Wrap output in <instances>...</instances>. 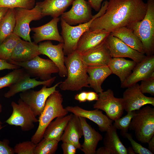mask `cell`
<instances>
[{
    "instance_id": "cell-24",
    "label": "cell",
    "mask_w": 154,
    "mask_h": 154,
    "mask_svg": "<svg viewBox=\"0 0 154 154\" xmlns=\"http://www.w3.org/2000/svg\"><path fill=\"white\" fill-rule=\"evenodd\" d=\"M30 76H27L9 87V90L4 94L5 97L9 98L17 94L34 88L39 85L47 87L51 86L55 81L56 76L45 81H38L35 78H31Z\"/></svg>"
},
{
    "instance_id": "cell-33",
    "label": "cell",
    "mask_w": 154,
    "mask_h": 154,
    "mask_svg": "<svg viewBox=\"0 0 154 154\" xmlns=\"http://www.w3.org/2000/svg\"><path fill=\"white\" fill-rule=\"evenodd\" d=\"M28 76H30L22 68L13 70L5 75L0 77V89L9 87Z\"/></svg>"
},
{
    "instance_id": "cell-47",
    "label": "cell",
    "mask_w": 154,
    "mask_h": 154,
    "mask_svg": "<svg viewBox=\"0 0 154 154\" xmlns=\"http://www.w3.org/2000/svg\"><path fill=\"white\" fill-rule=\"evenodd\" d=\"M148 149L153 154L154 153V135L149 141Z\"/></svg>"
},
{
    "instance_id": "cell-21",
    "label": "cell",
    "mask_w": 154,
    "mask_h": 154,
    "mask_svg": "<svg viewBox=\"0 0 154 154\" xmlns=\"http://www.w3.org/2000/svg\"><path fill=\"white\" fill-rule=\"evenodd\" d=\"M40 54L37 44L21 38L14 50L9 62H26Z\"/></svg>"
},
{
    "instance_id": "cell-5",
    "label": "cell",
    "mask_w": 154,
    "mask_h": 154,
    "mask_svg": "<svg viewBox=\"0 0 154 154\" xmlns=\"http://www.w3.org/2000/svg\"><path fill=\"white\" fill-rule=\"evenodd\" d=\"M147 4L144 17L131 29L141 41L145 54L149 56L154 53V0H147Z\"/></svg>"
},
{
    "instance_id": "cell-50",
    "label": "cell",
    "mask_w": 154,
    "mask_h": 154,
    "mask_svg": "<svg viewBox=\"0 0 154 154\" xmlns=\"http://www.w3.org/2000/svg\"><path fill=\"white\" fill-rule=\"evenodd\" d=\"M2 107L1 105L0 104V113L2 111ZM2 123L0 121V130H1L3 128L2 126Z\"/></svg>"
},
{
    "instance_id": "cell-7",
    "label": "cell",
    "mask_w": 154,
    "mask_h": 154,
    "mask_svg": "<svg viewBox=\"0 0 154 154\" xmlns=\"http://www.w3.org/2000/svg\"><path fill=\"white\" fill-rule=\"evenodd\" d=\"M14 13L15 25L13 33L25 41L32 42L29 24L32 21L38 20L43 17L40 7L36 3L31 9L15 8Z\"/></svg>"
},
{
    "instance_id": "cell-3",
    "label": "cell",
    "mask_w": 154,
    "mask_h": 154,
    "mask_svg": "<svg viewBox=\"0 0 154 154\" xmlns=\"http://www.w3.org/2000/svg\"><path fill=\"white\" fill-rule=\"evenodd\" d=\"M63 98L59 90H56L47 99L44 108L38 118L39 124L31 141L37 144L43 138L44 131L48 124L54 119L65 116L68 112L62 105Z\"/></svg>"
},
{
    "instance_id": "cell-19",
    "label": "cell",
    "mask_w": 154,
    "mask_h": 154,
    "mask_svg": "<svg viewBox=\"0 0 154 154\" xmlns=\"http://www.w3.org/2000/svg\"><path fill=\"white\" fill-rule=\"evenodd\" d=\"M60 20L59 17L53 18L42 26L31 28L34 33L33 37L34 42L37 44L44 40H53L63 43V38L60 35L58 28Z\"/></svg>"
},
{
    "instance_id": "cell-43",
    "label": "cell",
    "mask_w": 154,
    "mask_h": 154,
    "mask_svg": "<svg viewBox=\"0 0 154 154\" xmlns=\"http://www.w3.org/2000/svg\"><path fill=\"white\" fill-rule=\"evenodd\" d=\"M104 0H88V2L91 6L95 11H98L100 10L102 2Z\"/></svg>"
},
{
    "instance_id": "cell-22",
    "label": "cell",
    "mask_w": 154,
    "mask_h": 154,
    "mask_svg": "<svg viewBox=\"0 0 154 154\" xmlns=\"http://www.w3.org/2000/svg\"><path fill=\"white\" fill-rule=\"evenodd\" d=\"M79 117L84 136V141L80 150L85 154H95L98 143L102 140L103 137L88 123L85 118Z\"/></svg>"
},
{
    "instance_id": "cell-29",
    "label": "cell",
    "mask_w": 154,
    "mask_h": 154,
    "mask_svg": "<svg viewBox=\"0 0 154 154\" xmlns=\"http://www.w3.org/2000/svg\"><path fill=\"white\" fill-rule=\"evenodd\" d=\"M111 34L132 48L145 54L141 41L132 29L126 27H121L115 30Z\"/></svg>"
},
{
    "instance_id": "cell-34",
    "label": "cell",
    "mask_w": 154,
    "mask_h": 154,
    "mask_svg": "<svg viewBox=\"0 0 154 154\" xmlns=\"http://www.w3.org/2000/svg\"><path fill=\"white\" fill-rule=\"evenodd\" d=\"M59 141L43 138L36 145L34 154H54L57 150Z\"/></svg>"
},
{
    "instance_id": "cell-15",
    "label": "cell",
    "mask_w": 154,
    "mask_h": 154,
    "mask_svg": "<svg viewBox=\"0 0 154 154\" xmlns=\"http://www.w3.org/2000/svg\"><path fill=\"white\" fill-rule=\"evenodd\" d=\"M154 78V55L147 56L140 62L137 63L132 71L125 81L121 88H127L138 82Z\"/></svg>"
},
{
    "instance_id": "cell-1",
    "label": "cell",
    "mask_w": 154,
    "mask_h": 154,
    "mask_svg": "<svg viewBox=\"0 0 154 154\" xmlns=\"http://www.w3.org/2000/svg\"><path fill=\"white\" fill-rule=\"evenodd\" d=\"M105 12L95 19L89 29L111 33L123 27L131 29L144 17L147 4L143 0H109Z\"/></svg>"
},
{
    "instance_id": "cell-10",
    "label": "cell",
    "mask_w": 154,
    "mask_h": 154,
    "mask_svg": "<svg viewBox=\"0 0 154 154\" xmlns=\"http://www.w3.org/2000/svg\"><path fill=\"white\" fill-rule=\"evenodd\" d=\"M99 98L93 105V108L100 110L114 121L121 117L124 110L122 98L114 96L113 91L108 89L99 93Z\"/></svg>"
},
{
    "instance_id": "cell-11",
    "label": "cell",
    "mask_w": 154,
    "mask_h": 154,
    "mask_svg": "<svg viewBox=\"0 0 154 154\" xmlns=\"http://www.w3.org/2000/svg\"><path fill=\"white\" fill-rule=\"evenodd\" d=\"M61 82L49 88L43 86L38 91L30 89L21 92L19 94L20 98L29 106L36 117L39 116L44 108L47 99L56 90Z\"/></svg>"
},
{
    "instance_id": "cell-31",
    "label": "cell",
    "mask_w": 154,
    "mask_h": 154,
    "mask_svg": "<svg viewBox=\"0 0 154 154\" xmlns=\"http://www.w3.org/2000/svg\"><path fill=\"white\" fill-rule=\"evenodd\" d=\"M15 25L14 9H9L0 22V44L13 33Z\"/></svg>"
},
{
    "instance_id": "cell-6",
    "label": "cell",
    "mask_w": 154,
    "mask_h": 154,
    "mask_svg": "<svg viewBox=\"0 0 154 154\" xmlns=\"http://www.w3.org/2000/svg\"><path fill=\"white\" fill-rule=\"evenodd\" d=\"M129 128L140 142L148 143L154 135V108L147 106L136 111Z\"/></svg>"
},
{
    "instance_id": "cell-39",
    "label": "cell",
    "mask_w": 154,
    "mask_h": 154,
    "mask_svg": "<svg viewBox=\"0 0 154 154\" xmlns=\"http://www.w3.org/2000/svg\"><path fill=\"white\" fill-rule=\"evenodd\" d=\"M139 87L143 94H148L154 96V78L141 81Z\"/></svg>"
},
{
    "instance_id": "cell-4",
    "label": "cell",
    "mask_w": 154,
    "mask_h": 154,
    "mask_svg": "<svg viewBox=\"0 0 154 154\" xmlns=\"http://www.w3.org/2000/svg\"><path fill=\"white\" fill-rule=\"evenodd\" d=\"M108 1H105L102 4L98 12L93 15L88 22L72 26L60 19L62 36L64 40L63 52L64 55H67L76 50L78 41L83 34L89 29L93 21L102 15L105 12Z\"/></svg>"
},
{
    "instance_id": "cell-27",
    "label": "cell",
    "mask_w": 154,
    "mask_h": 154,
    "mask_svg": "<svg viewBox=\"0 0 154 154\" xmlns=\"http://www.w3.org/2000/svg\"><path fill=\"white\" fill-rule=\"evenodd\" d=\"M137 63L123 58H112L108 66L112 74L119 78L121 84L123 83L131 73Z\"/></svg>"
},
{
    "instance_id": "cell-13",
    "label": "cell",
    "mask_w": 154,
    "mask_h": 154,
    "mask_svg": "<svg viewBox=\"0 0 154 154\" xmlns=\"http://www.w3.org/2000/svg\"><path fill=\"white\" fill-rule=\"evenodd\" d=\"M105 42L112 58H129L138 63L146 56L145 54L131 48L111 33Z\"/></svg>"
},
{
    "instance_id": "cell-14",
    "label": "cell",
    "mask_w": 154,
    "mask_h": 154,
    "mask_svg": "<svg viewBox=\"0 0 154 154\" xmlns=\"http://www.w3.org/2000/svg\"><path fill=\"white\" fill-rule=\"evenodd\" d=\"M122 98L124 110L127 112L138 110L147 104L154 106V98L147 96L142 93L137 83L127 88Z\"/></svg>"
},
{
    "instance_id": "cell-2",
    "label": "cell",
    "mask_w": 154,
    "mask_h": 154,
    "mask_svg": "<svg viewBox=\"0 0 154 154\" xmlns=\"http://www.w3.org/2000/svg\"><path fill=\"white\" fill-rule=\"evenodd\" d=\"M67 78L59 85L63 91H76L84 87L90 88L88 80L87 66L82 59L81 54L75 50L65 57Z\"/></svg>"
},
{
    "instance_id": "cell-41",
    "label": "cell",
    "mask_w": 154,
    "mask_h": 154,
    "mask_svg": "<svg viewBox=\"0 0 154 154\" xmlns=\"http://www.w3.org/2000/svg\"><path fill=\"white\" fill-rule=\"evenodd\" d=\"M61 147L64 154H75L77 149L74 144L68 142H62Z\"/></svg>"
},
{
    "instance_id": "cell-28",
    "label": "cell",
    "mask_w": 154,
    "mask_h": 154,
    "mask_svg": "<svg viewBox=\"0 0 154 154\" xmlns=\"http://www.w3.org/2000/svg\"><path fill=\"white\" fill-rule=\"evenodd\" d=\"M72 114L56 118L52 121L46 128L43 135V138L60 141L61 137L64 129Z\"/></svg>"
},
{
    "instance_id": "cell-8",
    "label": "cell",
    "mask_w": 154,
    "mask_h": 154,
    "mask_svg": "<svg viewBox=\"0 0 154 154\" xmlns=\"http://www.w3.org/2000/svg\"><path fill=\"white\" fill-rule=\"evenodd\" d=\"M9 62L24 69L31 77L39 78L42 81L50 79L52 77V74L58 73L59 71L58 67L51 60L41 58L38 56L26 62Z\"/></svg>"
},
{
    "instance_id": "cell-12",
    "label": "cell",
    "mask_w": 154,
    "mask_h": 154,
    "mask_svg": "<svg viewBox=\"0 0 154 154\" xmlns=\"http://www.w3.org/2000/svg\"><path fill=\"white\" fill-rule=\"evenodd\" d=\"M69 11L64 12L60 19L72 25L88 22L92 18L91 7L85 0H74Z\"/></svg>"
},
{
    "instance_id": "cell-38",
    "label": "cell",
    "mask_w": 154,
    "mask_h": 154,
    "mask_svg": "<svg viewBox=\"0 0 154 154\" xmlns=\"http://www.w3.org/2000/svg\"><path fill=\"white\" fill-rule=\"evenodd\" d=\"M121 135L127 138L130 141L131 147L135 154H153L148 149L143 147L141 144L135 141L133 139L131 134L126 133H121Z\"/></svg>"
},
{
    "instance_id": "cell-30",
    "label": "cell",
    "mask_w": 154,
    "mask_h": 154,
    "mask_svg": "<svg viewBox=\"0 0 154 154\" xmlns=\"http://www.w3.org/2000/svg\"><path fill=\"white\" fill-rule=\"evenodd\" d=\"M117 129L112 125L106 131L103 140L104 146L110 154H127V149L120 140Z\"/></svg>"
},
{
    "instance_id": "cell-48",
    "label": "cell",
    "mask_w": 154,
    "mask_h": 154,
    "mask_svg": "<svg viewBox=\"0 0 154 154\" xmlns=\"http://www.w3.org/2000/svg\"><path fill=\"white\" fill-rule=\"evenodd\" d=\"M9 9L0 7V22L3 18Z\"/></svg>"
},
{
    "instance_id": "cell-40",
    "label": "cell",
    "mask_w": 154,
    "mask_h": 154,
    "mask_svg": "<svg viewBox=\"0 0 154 154\" xmlns=\"http://www.w3.org/2000/svg\"><path fill=\"white\" fill-rule=\"evenodd\" d=\"M9 141L8 139L0 140V154H14L13 148L9 145Z\"/></svg>"
},
{
    "instance_id": "cell-32",
    "label": "cell",
    "mask_w": 154,
    "mask_h": 154,
    "mask_svg": "<svg viewBox=\"0 0 154 154\" xmlns=\"http://www.w3.org/2000/svg\"><path fill=\"white\" fill-rule=\"evenodd\" d=\"M21 38L13 33L0 44V59L9 62L14 50Z\"/></svg>"
},
{
    "instance_id": "cell-45",
    "label": "cell",
    "mask_w": 154,
    "mask_h": 154,
    "mask_svg": "<svg viewBox=\"0 0 154 154\" xmlns=\"http://www.w3.org/2000/svg\"><path fill=\"white\" fill-rule=\"evenodd\" d=\"M96 92H87V101L91 102L93 101H97L99 98L98 94Z\"/></svg>"
},
{
    "instance_id": "cell-17",
    "label": "cell",
    "mask_w": 154,
    "mask_h": 154,
    "mask_svg": "<svg viewBox=\"0 0 154 154\" xmlns=\"http://www.w3.org/2000/svg\"><path fill=\"white\" fill-rule=\"evenodd\" d=\"M65 108L68 112L76 116L88 119L94 122L98 125L99 130L102 132L106 131L112 125L113 121L98 109L87 110L78 106H68Z\"/></svg>"
},
{
    "instance_id": "cell-35",
    "label": "cell",
    "mask_w": 154,
    "mask_h": 154,
    "mask_svg": "<svg viewBox=\"0 0 154 154\" xmlns=\"http://www.w3.org/2000/svg\"><path fill=\"white\" fill-rule=\"evenodd\" d=\"M35 0H0V7L31 9L35 5Z\"/></svg>"
},
{
    "instance_id": "cell-20",
    "label": "cell",
    "mask_w": 154,
    "mask_h": 154,
    "mask_svg": "<svg viewBox=\"0 0 154 154\" xmlns=\"http://www.w3.org/2000/svg\"><path fill=\"white\" fill-rule=\"evenodd\" d=\"M81 56L82 60L87 66H108L112 58L105 42L81 54Z\"/></svg>"
},
{
    "instance_id": "cell-16",
    "label": "cell",
    "mask_w": 154,
    "mask_h": 154,
    "mask_svg": "<svg viewBox=\"0 0 154 154\" xmlns=\"http://www.w3.org/2000/svg\"><path fill=\"white\" fill-rule=\"evenodd\" d=\"M38 46L41 54L47 56L58 67L60 76L66 77L67 71L65 64L64 43L60 42L58 44L54 45L50 41L48 40L40 43Z\"/></svg>"
},
{
    "instance_id": "cell-23",
    "label": "cell",
    "mask_w": 154,
    "mask_h": 154,
    "mask_svg": "<svg viewBox=\"0 0 154 154\" xmlns=\"http://www.w3.org/2000/svg\"><path fill=\"white\" fill-rule=\"evenodd\" d=\"M83 135V132L79 117L73 114L69 121L61 137L62 142H68L74 144L80 149L81 145L79 140Z\"/></svg>"
},
{
    "instance_id": "cell-42",
    "label": "cell",
    "mask_w": 154,
    "mask_h": 154,
    "mask_svg": "<svg viewBox=\"0 0 154 154\" xmlns=\"http://www.w3.org/2000/svg\"><path fill=\"white\" fill-rule=\"evenodd\" d=\"M21 68L17 65L10 63L3 59H0V71L4 69L14 70Z\"/></svg>"
},
{
    "instance_id": "cell-25",
    "label": "cell",
    "mask_w": 154,
    "mask_h": 154,
    "mask_svg": "<svg viewBox=\"0 0 154 154\" xmlns=\"http://www.w3.org/2000/svg\"><path fill=\"white\" fill-rule=\"evenodd\" d=\"M87 72L88 75V84L97 93L104 91L102 85L106 79L112 72L108 66H87Z\"/></svg>"
},
{
    "instance_id": "cell-37",
    "label": "cell",
    "mask_w": 154,
    "mask_h": 154,
    "mask_svg": "<svg viewBox=\"0 0 154 154\" xmlns=\"http://www.w3.org/2000/svg\"><path fill=\"white\" fill-rule=\"evenodd\" d=\"M36 145L31 141L20 142L14 146V153L17 154H34Z\"/></svg>"
},
{
    "instance_id": "cell-44",
    "label": "cell",
    "mask_w": 154,
    "mask_h": 154,
    "mask_svg": "<svg viewBox=\"0 0 154 154\" xmlns=\"http://www.w3.org/2000/svg\"><path fill=\"white\" fill-rule=\"evenodd\" d=\"M87 92L83 91L77 94L74 96V99L80 102H84L87 101Z\"/></svg>"
},
{
    "instance_id": "cell-9",
    "label": "cell",
    "mask_w": 154,
    "mask_h": 154,
    "mask_svg": "<svg viewBox=\"0 0 154 154\" xmlns=\"http://www.w3.org/2000/svg\"><path fill=\"white\" fill-rule=\"evenodd\" d=\"M11 105L12 112L5 122L10 125L20 126L24 131L33 129L35 127L34 123L38 122V119L29 106L20 98L18 103L12 101Z\"/></svg>"
},
{
    "instance_id": "cell-36",
    "label": "cell",
    "mask_w": 154,
    "mask_h": 154,
    "mask_svg": "<svg viewBox=\"0 0 154 154\" xmlns=\"http://www.w3.org/2000/svg\"><path fill=\"white\" fill-rule=\"evenodd\" d=\"M136 111L127 112V114L125 116L114 121L113 125L117 129L121 130V133L127 132Z\"/></svg>"
},
{
    "instance_id": "cell-18",
    "label": "cell",
    "mask_w": 154,
    "mask_h": 154,
    "mask_svg": "<svg viewBox=\"0 0 154 154\" xmlns=\"http://www.w3.org/2000/svg\"><path fill=\"white\" fill-rule=\"evenodd\" d=\"M110 33L102 30L89 29L80 38L76 50L82 54L98 46L105 42Z\"/></svg>"
},
{
    "instance_id": "cell-46",
    "label": "cell",
    "mask_w": 154,
    "mask_h": 154,
    "mask_svg": "<svg viewBox=\"0 0 154 154\" xmlns=\"http://www.w3.org/2000/svg\"><path fill=\"white\" fill-rule=\"evenodd\" d=\"M96 154H110L109 151L105 147H100L96 151Z\"/></svg>"
},
{
    "instance_id": "cell-26",
    "label": "cell",
    "mask_w": 154,
    "mask_h": 154,
    "mask_svg": "<svg viewBox=\"0 0 154 154\" xmlns=\"http://www.w3.org/2000/svg\"><path fill=\"white\" fill-rule=\"evenodd\" d=\"M74 0H44L37 3L41 9L43 17L50 16L53 18L58 17L72 5Z\"/></svg>"
},
{
    "instance_id": "cell-49",
    "label": "cell",
    "mask_w": 154,
    "mask_h": 154,
    "mask_svg": "<svg viewBox=\"0 0 154 154\" xmlns=\"http://www.w3.org/2000/svg\"><path fill=\"white\" fill-rule=\"evenodd\" d=\"M127 154H135V153L131 147H129L126 148Z\"/></svg>"
}]
</instances>
